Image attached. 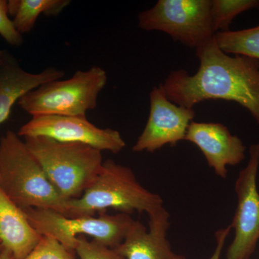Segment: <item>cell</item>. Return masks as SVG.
<instances>
[{"label": "cell", "instance_id": "1", "mask_svg": "<svg viewBox=\"0 0 259 259\" xmlns=\"http://www.w3.org/2000/svg\"><path fill=\"white\" fill-rule=\"evenodd\" d=\"M198 71H173L161 83L167 98L179 106L193 109L209 100L236 102L250 112L259 125V60L230 56L218 46L215 35L196 49Z\"/></svg>", "mask_w": 259, "mask_h": 259}, {"label": "cell", "instance_id": "2", "mask_svg": "<svg viewBox=\"0 0 259 259\" xmlns=\"http://www.w3.org/2000/svg\"><path fill=\"white\" fill-rule=\"evenodd\" d=\"M0 188L20 208L49 209L67 214L69 200L53 185L25 141L11 131L0 139Z\"/></svg>", "mask_w": 259, "mask_h": 259}, {"label": "cell", "instance_id": "3", "mask_svg": "<svg viewBox=\"0 0 259 259\" xmlns=\"http://www.w3.org/2000/svg\"><path fill=\"white\" fill-rule=\"evenodd\" d=\"M107 209L128 214L146 212L149 219L166 210L161 197L144 188L131 168L111 159L104 161L97 180L81 197L69 199L66 216H95Z\"/></svg>", "mask_w": 259, "mask_h": 259}, {"label": "cell", "instance_id": "4", "mask_svg": "<svg viewBox=\"0 0 259 259\" xmlns=\"http://www.w3.org/2000/svg\"><path fill=\"white\" fill-rule=\"evenodd\" d=\"M32 156L64 199H78L97 180L103 167L102 151L88 145L37 136L25 138Z\"/></svg>", "mask_w": 259, "mask_h": 259}, {"label": "cell", "instance_id": "5", "mask_svg": "<svg viewBox=\"0 0 259 259\" xmlns=\"http://www.w3.org/2000/svg\"><path fill=\"white\" fill-rule=\"evenodd\" d=\"M107 81L106 71L94 66L77 71L71 78L55 80L34 89L19 100V106L32 115L87 117L97 106L99 95Z\"/></svg>", "mask_w": 259, "mask_h": 259}, {"label": "cell", "instance_id": "6", "mask_svg": "<svg viewBox=\"0 0 259 259\" xmlns=\"http://www.w3.org/2000/svg\"><path fill=\"white\" fill-rule=\"evenodd\" d=\"M22 210L39 234L56 238L73 251L78 237L81 236L92 237L102 244L115 248L124 241L136 222L131 214L125 213L102 212L98 217H68L49 209L29 207Z\"/></svg>", "mask_w": 259, "mask_h": 259}, {"label": "cell", "instance_id": "7", "mask_svg": "<svg viewBox=\"0 0 259 259\" xmlns=\"http://www.w3.org/2000/svg\"><path fill=\"white\" fill-rule=\"evenodd\" d=\"M211 8L212 0H158L151 9L140 13L139 27L165 32L196 50L215 35Z\"/></svg>", "mask_w": 259, "mask_h": 259}, {"label": "cell", "instance_id": "8", "mask_svg": "<svg viewBox=\"0 0 259 259\" xmlns=\"http://www.w3.org/2000/svg\"><path fill=\"white\" fill-rule=\"evenodd\" d=\"M259 167V143L250 146L249 160L235 184L237 207L231 228L233 241L227 259H250L259 240V193L256 179Z\"/></svg>", "mask_w": 259, "mask_h": 259}, {"label": "cell", "instance_id": "9", "mask_svg": "<svg viewBox=\"0 0 259 259\" xmlns=\"http://www.w3.org/2000/svg\"><path fill=\"white\" fill-rule=\"evenodd\" d=\"M19 136H44L60 142L77 143L113 153H120L125 142L120 133L111 128H100L87 117L73 116H34L22 126Z\"/></svg>", "mask_w": 259, "mask_h": 259}, {"label": "cell", "instance_id": "10", "mask_svg": "<svg viewBox=\"0 0 259 259\" xmlns=\"http://www.w3.org/2000/svg\"><path fill=\"white\" fill-rule=\"evenodd\" d=\"M194 117L193 109L179 106L170 101L160 83L150 93L149 117L133 151L153 153L166 144L175 146L185 140Z\"/></svg>", "mask_w": 259, "mask_h": 259}, {"label": "cell", "instance_id": "11", "mask_svg": "<svg viewBox=\"0 0 259 259\" xmlns=\"http://www.w3.org/2000/svg\"><path fill=\"white\" fill-rule=\"evenodd\" d=\"M185 140L200 149L208 166L221 178L226 179L227 166H236L245 158L243 141L221 123L192 121Z\"/></svg>", "mask_w": 259, "mask_h": 259}, {"label": "cell", "instance_id": "12", "mask_svg": "<svg viewBox=\"0 0 259 259\" xmlns=\"http://www.w3.org/2000/svg\"><path fill=\"white\" fill-rule=\"evenodd\" d=\"M167 211L149 219V231L136 221L124 241L115 249L125 259H187L171 249L166 238L169 228Z\"/></svg>", "mask_w": 259, "mask_h": 259}, {"label": "cell", "instance_id": "13", "mask_svg": "<svg viewBox=\"0 0 259 259\" xmlns=\"http://www.w3.org/2000/svg\"><path fill=\"white\" fill-rule=\"evenodd\" d=\"M62 70L49 67L30 73L21 67L14 56L5 51L0 71V125L8 120L15 102L44 83L62 79Z\"/></svg>", "mask_w": 259, "mask_h": 259}, {"label": "cell", "instance_id": "14", "mask_svg": "<svg viewBox=\"0 0 259 259\" xmlns=\"http://www.w3.org/2000/svg\"><path fill=\"white\" fill-rule=\"evenodd\" d=\"M41 235L32 226L20 207L0 188V241L15 259H24L36 246Z\"/></svg>", "mask_w": 259, "mask_h": 259}, {"label": "cell", "instance_id": "15", "mask_svg": "<svg viewBox=\"0 0 259 259\" xmlns=\"http://www.w3.org/2000/svg\"><path fill=\"white\" fill-rule=\"evenodd\" d=\"M70 3L69 0H10L8 15L13 18L15 29L23 35L31 31L40 15L57 16Z\"/></svg>", "mask_w": 259, "mask_h": 259}, {"label": "cell", "instance_id": "16", "mask_svg": "<svg viewBox=\"0 0 259 259\" xmlns=\"http://www.w3.org/2000/svg\"><path fill=\"white\" fill-rule=\"evenodd\" d=\"M215 39L220 49L227 54H234L259 60V25L236 31L218 32Z\"/></svg>", "mask_w": 259, "mask_h": 259}, {"label": "cell", "instance_id": "17", "mask_svg": "<svg viewBox=\"0 0 259 259\" xmlns=\"http://www.w3.org/2000/svg\"><path fill=\"white\" fill-rule=\"evenodd\" d=\"M252 9H259V0H212L213 30L215 33L228 31L233 19Z\"/></svg>", "mask_w": 259, "mask_h": 259}, {"label": "cell", "instance_id": "18", "mask_svg": "<svg viewBox=\"0 0 259 259\" xmlns=\"http://www.w3.org/2000/svg\"><path fill=\"white\" fill-rule=\"evenodd\" d=\"M74 253L56 238L42 236L36 246L24 259H76Z\"/></svg>", "mask_w": 259, "mask_h": 259}, {"label": "cell", "instance_id": "19", "mask_svg": "<svg viewBox=\"0 0 259 259\" xmlns=\"http://www.w3.org/2000/svg\"><path fill=\"white\" fill-rule=\"evenodd\" d=\"M79 259H125L115 248H110L86 236H79L74 249Z\"/></svg>", "mask_w": 259, "mask_h": 259}, {"label": "cell", "instance_id": "20", "mask_svg": "<svg viewBox=\"0 0 259 259\" xmlns=\"http://www.w3.org/2000/svg\"><path fill=\"white\" fill-rule=\"evenodd\" d=\"M0 35L13 47H19L23 44V35L15 29L9 18L6 0H0Z\"/></svg>", "mask_w": 259, "mask_h": 259}, {"label": "cell", "instance_id": "21", "mask_svg": "<svg viewBox=\"0 0 259 259\" xmlns=\"http://www.w3.org/2000/svg\"><path fill=\"white\" fill-rule=\"evenodd\" d=\"M232 229L231 225L226 227V228H221L218 230L215 233V239H216V247L212 255H211L209 259H221V254L223 247H224L225 243L227 239V237L229 235L230 232Z\"/></svg>", "mask_w": 259, "mask_h": 259}, {"label": "cell", "instance_id": "22", "mask_svg": "<svg viewBox=\"0 0 259 259\" xmlns=\"http://www.w3.org/2000/svg\"><path fill=\"white\" fill-rule=\"evenodd\" d=\"M0 259H15V258L10 250L3 248L0 253Z\"/></svg>", "mask_w": 259, "mask_h": 259}, {"label": "cell", "instance_id": "23", "mask_svg": "<svg viewBox=\"0 0 259 259\" xmlns=\"http://www.w3.org/2000/svg\"><path fill=\"white\" fill-rule=\"evenodd\" d=\"M5 50L0 51V71H1L2 64H3V56H4Z\"/></svg>", "mask_w": 259, "mask_h": 259}, {"label": "cell", "instance_id": "24", "mask_svg": "<svg viewBox=\"0 0 259 259\" xmlns=\"http://www.w3.org/2000/svg\"><path fill=\"white\" fill-rule=\"evenodd\" d=\"M3 245H2L1 241H0V253H1L2 250H3Z\"/></svg>", "mask_w": 259, "mask_h": 259}]
</instances>
